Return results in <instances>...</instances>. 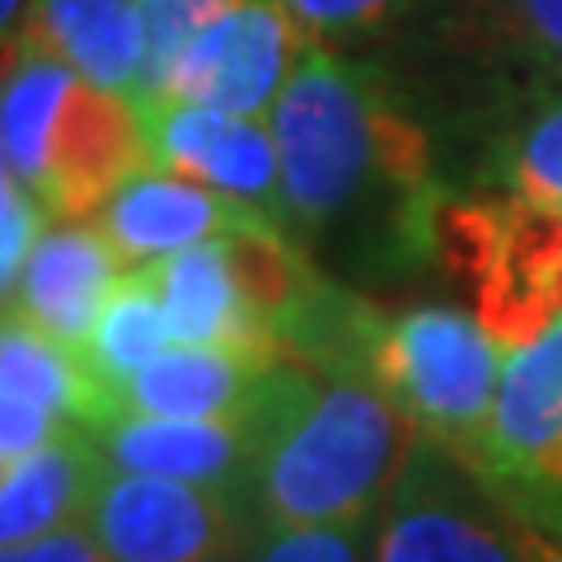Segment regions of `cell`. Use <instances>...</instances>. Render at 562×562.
Instances as JSON below:
<instances>
[{"instance_id":"cell-1","label":"cell","mask_w":562,"mask_h":562,"mask_svg":"<svg viewBox=\"0 0 562 562\" xmlns=\"http://www.w3.org/2000/svg\"><path fill=\"white\" fill-rule=\"evenodd\" d=\"M268 127L281 155L286 235L301 249L357 235L394 268L431 262L446 202L431 136L398 109L375 66L310 43L268 109Z\"/></svg>"},{"instance_id":"cell-2","label":"cell","mask_w":562,"mask_h":562,"mask_svg":"<svg viewBox=\"0 0 562 562\" xmlns=\"http://www.w3.org/2000/svg\"><path fill=\"white\" fill-rule=\"evenodd\" d=\"M244 502L262 525H328L375 516L417 446V427L361 371L281 361L249 413Z\"/></svg>"},{"instance_id":"cell-3","label":"cell","mask_w":562,"mask_h":562,"mask_svg":"<svg viewBox=\"0 0 562 562\" xmlns=\"http://www.w3.org/2000/svg\"><path fill=\"white\" fill-rule=\"evenodd\" d=\"M431 262L464 281L479 324L506 351L562 324V211L520 198H446Z\"/></svg>"},{"instance_id":"cell-4","label":"cell","mask_w":562,"mask_h":562,"mask_svg":"<svg viewBox=\"0 0 562 562\" xmlns=\"http://www.w3.org/2000/svg\"><path fill=\"white\" fill-rule=\"evenodd\" d=\"M506 347L454 305L384 314L371 347V380L417 427V436L469 460L492 417Z\"/></svg>"},{"instance_id":"cell-5","label":"cell","mask_w":562,"mask_h":562,"mask_svg":"<svg viewBox=\"0 0 562 562\" xmlns=\"http://www.w3.org/2000/svg\"><path fill=\"white\" fill-rule=\"evenodd\" d=\"M375 562H562L460 454L417 436L375 516Z\"/></svg>"},{"instance_id":"cell-6","label":"cell","mask_w":562,"mask_h":562,"mask_svg":"<svg viewBox=\"0 0 562 562\" xmlns=\"http://www.w3.org/2000/svg\"><path fill=\"white\" fill-rule=\"evenodd\" d=\"M464 464L562 549V324L506 351L497 403Z\"/></svg>"},{"instance_id":"cell-7","label":"cell","mask_w":562,"mask_h":562,"mask_svg":"<svg viewBox=\"0 0 562 562\" xmlns=\"http://www.w3.org/2000/svg\"><path fill=\"white\" fill-rule=\"evenodd\" d=\"M85 525L109 562H244L258 520L239 492L103 469Z\"/></svg>"},{"instance_id":"cell-8","label":"cell","mask_w":562,"mask_h":562,"mask_svg":"<svg viewBox=\"0 0 562 562\" xmlns=\"http://www.w3.org/2000/svg\"><path fill=\"white\" fill-rule=\"evenodd\" d=\"M146 122L155 169L192 179L221 198L249 206L277 231H286V198H281V155L277 136L262 117L198 109V103L146 99L136 103Z\"/></svg>"},{"instance_id":"cell-9","label":"cell","mask_w":562,"mask_h":562,"mask_svg":"<svg viewBox=\"0 0 562 562\" xmlns=\"http://www.w3.org/2000/svg\"><path fill=\"white\" fill-rule=\"evenodd\" d=\"M305 47V29L281 0H244L183 52L160 99L262 117Z\"/></svg>"},{"instance_id":"cell-10","label":"cell","mask_w":562,"mask_h":562,"mask_svg":"<svg viewBox=\"0 0 562 562\" xmlns=\"http://www.w3.org/2000/svg\"><path fill=\"white\" fill-rule=\"evenodd\" d=\"M155 160L136 99L76 76L47 146L43 188L33 192L47 221H94Z\"/></svg>"},{"instance_id":"cell-11","label":"cell","mask_w":562,"mask_h":562,"mask_svg":"<svg viewBox=\"0 0 562 562\" xmlns=\"http://www.w3.org/2000/svg\"><path fill=\"white\" fill-rule=\"evenodd\" d=\"M103 469L117 473H146V479L173 483H202L225 487L244 497L254 441L249 417L221 422V417H113L90 431Z\"/></svg>"},{"instance_id":"cell-12","label":"cell","mask_w":562,"mask_h":562,"mask_svg":"<svg viewBox=\"0 0 562 562\" xmlns=\"http://www.w3.org/2000/svg\"><path fill=\"white\" fill-rule=\"evenodd\" d=\"M122 272L127 268L94 221H52L33 244L10 305L57 342L80 351Z\"/></svg>"},{"instance_id":"cell-13","label":"cell","mask_w":562,"mask_h":562,"mask_svg":"<svg viewBox=\"0 0 562 562\" xmlns=\"http://www.w3.org/2000/svg\"><path fill=\"white\" fill-rule=\"evenodd\" d=\"M146 277L155 295H160L169 338L179 347H225L268 366L286 361L272 328L244 301L221 239L192 244V249H179L160 262H146Z\"/></svg>"},{"instance_id":"cell-14","label":"cell","mask_w":562,"mask_h":562,"mask_svg":"<svg viewBox=\"0 0 562 562\" xmlns=\"http://www.w3.org/2000/svg\"><path fill=\"white\" fill-rule=\"evenodd\" d=\"M254 221L262 216H254L249 206L221 198V192H211L192 179H179V173H165V169L136 173L94 216V225L113 244V254L122 258L127 272L146 268V262H160L179 249H192V244L221 239Z\"/></svg>"},{"instance_id":"cell-15","label":"cell","mask_w":562,"mask_h":562,"mask_svg":"<svg viewBox=\"0 0 562 562\" xmlns=\"http://www.w3.org/2000/svg\"><path fill=\"white\" fill-rule=\"evenodd\" d=\"M272 366L225 347H165L122 384L113 417H221L244 422ZM109 417V422H113Z\"/></svg>"},{"instance_id":"cell-16","label":"cell","mask_w":562,"mask_h":562,"mask_svg":"<svg viewBox=\"0 0 562 562\" xmlns=\"http://www.w3.org/2000/svg\"><path fill=\"white\" fill-rule=\"evenodd\" d=\"M24 43L52 52L80 80L136 99L146 61L140 0H33Z\"/></svg>"},{"instance_id":"cell-17","label":"cell","mask_w":562,"mask_h":562,"mask_svg":"<svg viewBox=\"0 0 562 562\" xmlns=\"http://www.w3.org/2000/svg\"><path fill=\"white\" fill-rule=\"evenodd\" d=\"M103 460L80 422L0 473V549L85 520Z\"/></svg>"},{"instance_id":"cell-18","label":"cell","mask_w":562,"mask_h":562,"mask_svg":"<svg viewBox=\"0 0 562 562\" xmlns=\"http://www.w3.org/2000/svg\"><path fill=\"white\" fill-rule=\"evenodd\" d=\"M70 85H76V70L24 38L0 61V150L29 192L43 188L47 146Z\"/></svg>"},{"instance_id":"cell-19","label":"cell","mask_w":562,"mask_h":562,"mask_svg":"<svg viewBox=\"0 0 562 562\" xmlns=\"http://www.w3.org/2000/svg\"><path fill=\"white\" fill-rule=\"evenodd\" d=\"M165 347H173V338H169L160 295H155L146 268L122 272L109 305L99 314L94 333L80 347V366H85V375L94 380L99 403H103L94 427H103V422L113 417V398H117L122 384H127L140 366H150ZM94 427H85V431H94Z\"/></svg>"},{"instance_id":"cell-20","label":"cell","mask_w":562,"mask_h":562,"mask_svg":"<svg viewBox=\"0 0 562 562\" xmlns=\"http://www.w3.org/2000/svg\"><path fill=\"white\" fill-rule=\"evenodd\" d=\"M0 390L80 422V427H94L103 413L94 380L80 366V351L57 342L14 305L0 310Z\"/></svg>"},{"instance_id":"cell-21","label":"cell","mask_w":562,"mask_h":562,"mask_svg":"<svg viewBox=\"0 0 562 562\" xmlns=\"http://www.w3.org/2000/svg\"><path fill=\"white\" fill-rule=\"evenodd\" d=\"M487 179L502 198L562 211V99L539 103L492 140Z\"/></svg>"},{"instance_id":"cell-22","label":"cell","mask_w":562,"mask_h":562,"mask_svg":"<svg viewBox=\"0 0 562 562\" xmlns=\"http://www.w3.org/2000/svg\"><path fill=\"white\" fill-rule=\"evenodd\" d=\"M244 0H140V24H146V61H140L136 103L160 99L165 80L173 76L179 57L202 33L225 20Z\"/></svg>"},{"instance_id":"cell-23","label":"cell","mask_w":562,"mask_h":562,"mask_svg":"<svg viewBox=\"0 0 562 562\" xmlns=\"http://www.w3.org/2000/svg\"><path fill=\"white\" fill-rule=\"evenodd\" d=\"M375 516L328 525H262L244 562H375Z\"/></svg>"},{"instance_id":"cell-24","label":"cell","mask_w":562,"mask_h":562,"mask_svg":"<svg viewBox=\"0 0 562 562\" xmlns=\"http://www.w3.org/2000/svg\"><path fill=\"white\" fill-rule=\"evenodd\" d=\"M281 5L295 14V24L305 29L310 43H324L384 24L398 0H281Z\"/></svg>"},{"instance_id":"cell-25","label":"cell","mask_w":562,"mask_h":562,"mask_svg":"<svg viewBox=\"0 0 562 562\" xmlns=\"http://www.w3.org/2000/svg\"><path fill=\"white\" fill-rule=\"evenodd\" d=\"M66 427H70V417H57V413L38 408V403L0 390V464L24 460V454L47 446L52 436H61Z\"/></svg>"},{"instance_id":"cell-26","label":"cell","mask_w":562,"mask_h":562,"mask_svg":"<svg viewBox=\"0 0 562 562\" xmlns=\"http://www.w3.org/2000/svg\"><path fill=\"white\" fill-rule=\"evenodd\" d=\"M43 221H47L43 202L29 198L5 225H0V305L14 301V291H20L24 262L33 254V244H38V235H43Z\"/></svg>"},{"instance_id":"cell-27","label":"cell","mask_w":562,"mask_h":562,"mask_svg":"<svg viewBox=\"0 0 562 562\" xmlns=\"http://www.w3.org/2000/svg\"><path fill=\"white\" fill-rule=\"evenodd\" d=\"M0 562H109V553H103V543L94 539L90 525L76 520L43 539L10 543V549H0Z\"/></svg>"},{"instance_id":"cell-28","label":"cell","mask_w":562,"mask_h":562,"mask_svg":"<svg viewBox=\"0 0 562 562\" xmlns=\"http://www.w3.org/2000/svg\"><path fill=\"white\" fill-rule=\"evenodd\" d=\"M512 5L530 47L553 66H562V0H512Z\"/></svg>"},{"instance_id":"cell-29","label":"cell","mask_w":562,"mask_h":562,"mask_svg":"<svg viewBox=\"0 0 562 562\" xmlns=\"http://www.w3.org/2000/svg\"><path fill=\"white\" fill-rule=\"evenodd\" d=\"M29 10L33 0H0V61L10 57L24 38V24H29Z\"/></svg>"},{"instance_id":"cell-30","label":"cell","mask_w":562,"mask_h":562,"mask_svg":"<svg viewBox=\"0 0 562 562\" xmlns=\"http://www.w3.org/2000/svg\"><path fill=\"white\" fill-rule=\"evenodd\" d=\"M33 198V192L20 183V173L10 169V160H5V150H0V225H5L14 211H20L24 202Z\"/></svg>"},{"instance_id":"cell-31","label":"cell","mask_w":562,"mask_h":562,"mask_svg":"<svg viewBox=\"0 0 562 562\" xmlns=\"http://www.w3.org/2000/svg\"><path fill=\"white\" fill-rule=\"evenodd\" d=\"M5 469H10V464H0V473H5Z\"/></svg>"}]
</instances>
